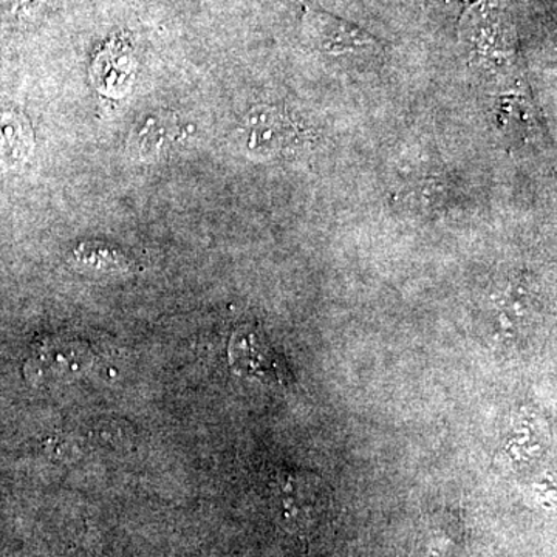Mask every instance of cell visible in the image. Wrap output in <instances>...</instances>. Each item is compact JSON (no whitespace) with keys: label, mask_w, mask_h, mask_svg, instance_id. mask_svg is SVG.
<instances>
[{"label":"cell","mask_w":557,"mask_h":557,"mask_svg":"<svg viewBox=\"0 0 557 557\" xmlns=\"http://www.w3.org/2000/svg\"><path fill=\"white\" fill-rule=\"evenodd\" d=\"M245 129L248 134L249 149L256 152L273 153L288 148L296 137L295 126L289 123L287 116L278 109L262 108L252 109Z\"/></svg>","instance_id":"4"},{"label":"cell","mask_w":557,"mask_h":557,"mask_svg":"<svg viewBox=\"0 0 557 557\" xmlns=\"http://www.w3.org/2000/svg\"><path fill=\"white\" fill-rule=\"evenodd\" d=\"M231 368L237 375L287 386L292 376L284 359L259 329L252 325L239 327L228 344Z\"/></svg>","instance_id":"3"},{"label":"cell","mask_w":557,"mask_h":557,"mask_svg":"<svg viewBox=\"0 0 557 557\" xmlns=\"http://www.w3.org/2000/svg\"><path fill=\"white\" fill-rule=\"evenodd\" d=\"M174 121L164 119L149 120L145 126L138 127L134 135V149L139 156H156L163 152L164 146L175 139Z\"/></svg>","instance_id":"6"},{"label":"cell","mask_w":557,"mask_h":557,"mask_svg":"<svg viewBox=\"0 0 557 557\" xmlns=\"http://www.w3.org/2000/svg\"><path fill=\"white\" fill-rule=\"evenodd\" d=\"M91 368L89 346L81 341L46 336L33 344L25 362V376L32 383L46 384L78 379Z\"/></svg>","instance_id":"2"},{"label":"cell","mask_w":557,"mask_h":557,"mask_svg":"<svg viewBox=\"0 0 557 557\" xmlns=\"http://www.w3.org/2000/svg\"><path fill=\"white\" fill-rule=\"evenodd\" d=\"M76 260L91 270L102 271V273H115V271L126 270L127 262L116 249L108 245L86 244L81 245L75 251Z\"/></svg>","instance_id":"7"},{"label":"cell","mask_w":557,"mask_h":557,"mask_svg":"<svg viewBox=\"0 0 557 557\" xmlns=\"http://www.w3.org/2000/svg\"><path fill=\"white\" fill-rule=\"evenodd\" d=\"M300 3L304 11V36L319 53L341 57L380 49L379 39L354 22L311 7L306 0H300Z\"/></svg>","instance_id":"1"},{"label":"cell","mask_w":557,"mask_h":557,"mask_svg":"<svg viewBox=\"0 0 557 557\" xmlns=\"http://www.w3.org/2000/svg\"><path fill=\"white\" fill-rule=\"evenodd\" d=\"M32 148L30 127L14 113L0 115V166H14L27 159Z\"/></svg>","instance_id":"5"}]
</instances>
